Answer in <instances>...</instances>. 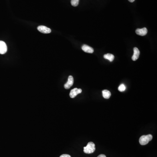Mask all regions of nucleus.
<instances>
[{"label": "nucleus", "instance_id": "obj_1", "mask_svg": "<svg viewBox=\"0 0 157 157\" xmlns=\"http://www.w3.org/2000/svg\"><path fill=\"white\" fill-rule=\"evenodd\" d=\"M84 151L86 154H91L95 151V144L92 142H90L86 147L84 148Z\"/></svg>", "mask_w": 157, "mask_h": 157}, {"label": "nucleus", "instance_id": "obj_2", "mask_svg": "<svg viewBox=\"0 0 157 157\" xmlns=\"http://www.w3.org/2000/svg\"><path fill=\"white\" fill-rule=\"evenodd\" d=\"M153 138L152 135L148 134L147 135H142L139 139V143L141 145H145L151 141Z\"/></svg>", "mask_w": 157, "mask_h": 157}, {"label": "nucleus", "instance_id": "obj_3", "mask_svg": "<svg viewBox=\"0 0 157 157\" xmlns=\"http://www.w3.org/2000/svg\"><path fill=\"white\" fill-rule=\"evenodd\" d=\"M37 29L39 32L44 34H48L51 33V30L50 28H48L47 27L43 26H40L38 27Z\"/></svg>", "mask_w": 157, "mask_h": 157}, {"label": "nucleus", "instance_id": "obj_4", "mask_svg": "<svg viewBox=\"0 0 157 157\" xmlns=\"http://www.w3.org/2000/svg\"><path fill=\"white\" fill-rule=\"evenodd\" d=\"M82 92V90L81 89H78L75 88L74 89H72L70 92V96L72 98H74L78 94H80Z\"/></svg>", "mask_w": 157, "mask_h": 157}, {"label": "nucleus", "instance_id": "obj_5", "mask_svg": "<svg viewBox=\"0 0 157 157\" xmlns=\"http://www.w3.org/2000/svg\"><path fill=\"white\" fill-rule=\"evenodd\" d=\"M74 82L73 78L72 76H68L67 82L64 85V87L66 89H70L73 85Z\"/></svg>", "mask_w": 157, "mask_h": 157}, {"label": "nucleus", "instance_id": "obj_6", "mask_svg": "<svg viewBox=\"0 0 157 157\" xmlns=\"http://www.w3.org/2000/svg\"><path fill=\"white\" fill-rule=\"evenodd\" d=\"M7 51V46L4 42L0 41V54H4Z\"/></svg>", "mask_w": 157, "mask_h": 157}, {"label": "nucleus", "instance_id": "obj_7", "mask_svg": "<svg viewBox=\"0 0 157 157\" xmlns=\"http://www.w3.org/2000/svg\"><path fill=\"white\" fill-rule=\"evenodd\" d=\"M148 30L147 28H138L136 30V33L139 36H144L147 35Z\"/></svg>", "mask_w": 157, "mask_h": 157}, {"label": "nucleus", "instance_id": "obj_8", "mask_svg": "<svg viewBox=\"0 0 157 157\" xmlns=\"http://www.w3.org/2000/svg\"><path fill=\"white\" fill-rule=\"evenodd\" d=\"M140 53V52L138 48L136 47L134 48V54L132 57V60H133V61L137 60L139 57Z\"/></svg>", "mask_w": 157, "mask_h": 157}, {"label": "nucleus", "instance_id": "obj_9", "mask_svg": "<svg viewBox=\"0 0 157 157\" xmlns=\"http://www.w3.org/2000/svg\"><path fill=\"white\" fill-rule=\"evenodd\" d=\"M82 50L87 53H92L94 52V50L93 48L86 45H84L82 47Z\"/></svg>", "mask_w": 157, "mask_h": 157}, {"label": "nucleus", "instance_id": "obj_10", "mask_svg": "<svg viewBox=\"0 0 157 157\" xmlns=\"http://www.w3.org/2000/svg\"><path fill=\"white\" fill-rule=\"evenodd\" d=\"M103 96L105 99H108L111 96V92L109 90H105L102 91Z\"/></svg>", "mask_w": 157, "mask_h": 157}, {"label": "nucleus", "instance_id": "obj_11", "mask_svg": "<svg viewBox=\"0 0 157 157\" xmlns=\"http://www.w3.org/2000/svg\"><path fill=\"white\" fill-rule=\"evenodd\" d=\"M104 57L105 59L108 60L110 62H112L114 58V56L113 54H111L110 53H108L104 55Z\"/></svg>", "mask_w": 157, "mask_h": 157}, {"label": "nucleus", "instance_id": "obj_12", "mask_svg": "<svg viewBox=\"0 0 157 157\" xmlns=\"http://www.w3.org/2000/svg\"><path fill=\"white\" fill-rule=\"evenodd\" d=\"M79 1L80 0H71V4L74 7L77 6L79 3Z\"/></svg>", "mask_w": 157, "mask_h": 157}, {"label": "nucleus", "instance_id": "obj_13", "mask_svg": "<svg viewBox=\"0 0 157 157\" xmlns=\"http://www.w3.org/2000/svg\"><path fill=\"white\" fill-rule=\"evenodd\" d=\"M118 90L120 92H124L125 90L126 87L125 85L124 84H122L120 85V86L118 87Z\"/></svg>", "mask_w": 157, "mask_h": 157}, {"label": "nucleus", "instance_id": "obj_14", "mask_svg": "<svg viewBox=\"0 0 157 157\" xmlns=\"http://www.w3.org/2000/svg\"><path fill=\"white\" fill-rule=\"evenodd\" d=\"M60 157H71L70 155H67V154H63L61 156H60Z\"/></svg>", "mask_w": 157, "mask_h": 157}, {"label": "nucleus", "instance_id": "obj_15", "mask_svg": "<svg viewBox=\"0 0 157 157\" xmlns=\"http://www.w3.org/2000/svg\"><path fill=\"white\" fill-rule=\"evenodd\" d=\"M97 157H106V155L103 154H101V155H99V156H98Z\"/></svg>", "mask_w": 157, "mask_h": 157}, {"label": "nucleus", "instance_id": "obj_16", "mask_svg": "<svg viewBox=\"0 0 157 157\" xmlns=\"http://www.w3.org/2000/svg\"><path fill=\"white\" fill-rule=\"evenodd\" d=\"M128 1H129L130 2H133L135 0H128Z\"/></svg>", "mask_w": 157, "mask_h": 157}]
</instances>
